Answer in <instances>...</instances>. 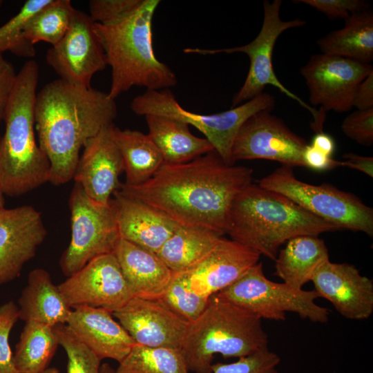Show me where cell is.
I'll return each mask as SVG.
<instances>
[{
  "label": "cell",
  "mask_w": 373,
  "mask_h": 373,
  "mask_svg": "<svg viewBox=\"0 0 373 373\" xmlns=\"http://www.w3.org/2000/svg\"><path fill=\"white\" fill-rule=\"evenodd\" d=\"M252 169L227 164L213 151L188 162L164 164L139 185L118 190L168 216L179 225L227 233L236 197L251 183Z\"/></svg>",
  "instance_id": "6da1fadb"
},
{
  "label": "cell",
  "mask_w": 373,
  "mask_h": 373,
  "mask_svg": "<svg viewBox=\"0 0 373 373\" xmlns=\"http://www.w3.org/2000/svg\"><path fill=\"white\" fill-rule=\"evenodd\" d=\"M117 108L108 93L84 88L61 79L37 93L35 124L38 144L50 165L54 185L73 178L80 150L104 128L113 124Z\"/></svg>",
  "instance_id": "7a4b0ae2"
},
{
  "label": "cell",
  "mask_w": 373,
  "mask_h": 373,
  "mask_svg": "<svg viewBox=\"0 0 373 373\" xmlns=\"http://www.w3.org/2000/svg\"><path fill=\"white\" fill-rule=\"evenodd\" d=\"M338 230L285 196L251 183L232 203L227 234L275 260L280 247L293 238Z\"/></svg>",
  "instance_id": "3957f363"
},
{
  "label": "cell",
  "mask_w": 373,
  "mask_h": 373,
  "mask_svg": "<svg viewBox=\"0 0 373 373\" xmlns=\"http://www.w3.org/2000/svg\"><path fill=\"white\" fill-rule=\"evenodd\" d=\"M160 0H142L119 22L111 26L94 23V30L111 68L108 95L115 99L134 86L163 90L178 84L175 73L156 57L153 19Z\"/></svg>",
  "instance_id": "277c9868"
},
{
  "label": "cell",
  "mask_w": 373,
  "mask_h": 373,
  "mask_svg": "<svg viewBox=\"0 0 373 373\" xmlns=\"http://www.w3.org/2000/svg\"><path fill=\"white\" fill-rule=\"evenodd\" d=\"M39 68L26 61L17 73L6 109L0 140V189L16 197L49 181L50 165L35 138V103Z\"/></svg>",
  "instance_id": "5b68a950"
},
{
  "label": "cell",
  "mask_w": 373,
  "mask_h": 373,
  "mask_svg": "<svg viewBox=\"0 0 373 373\" xmlns=\"http://www.w3.org/2000/svg\"><path fill=\"white\" fill-rule=\"evenodd\" d=\"M268 342L260 318L214 294L189 323L180 350L189 372L212 373L215 355L239 358L268 347Z\"/></svg>",
  "instance_id": "8992f818"
},
{
  "label": "cell",
  "mask_w": 373,
  "mask_h": 373,
  "mask_svg": "<svg viewBox=\"0 0 373 373\" xmlns=\"http://www.w3.org/2000/svg\"><path fill=\"white\" fill-rule=\"evenodd\" d=\"M275 104V97L263 92L228 111L205 115L185 109L169 89H163L146 90L136 96L131 103V109L137 115L166 116L194 126L205 136L224 162L233 165L232 146L241 126L258 111H271Z\"/></svg>",
  "instance_id": "52a82bcc"
},
{
  "label": "cell",
  "mask_w": 373,
  "mask_h": 373,
  "mask_svg": "<svg viewBox=\"0 0 373 373\" xmlns=\"http://www.w3.org/2000/svg\"><path fill=\"white\" fill-rule=\"evenodd\" d=\"M258 184L341 229L373 236V209L351 193L327 183L314 185L302 182L291 167L284 165L262 178Z\"/></svg>",
  "instance_id": "ba28073f"
},
{
  "label": "cell",
  "mask_w": 373,
  "mask_h": 373,
  "mask_svg": "<svg viewBox=\"0 0 373 373\" xmlns=\"http://www.w3.org/2000/svg\"><path fill=\"white\" fill-rule=\"evenodd\" d=\"M216 295L261 319L285 321L286 313L292 312L313 323L329 320V312L316 303L319 296L314 289H296L268 279L261 262Z\"/></svg>",
  "instance_id": "9c48e42d"
},
{
  "label": "cell",
  "mask_w": 373,
  "mask_h": 373,
  "mask_svg": "<svg viewBox=\"0 0 373 373\" xmlns=\"http://www.w3.org/2000/svg\"><path fill=\"white\" fill-rule=\"evenodd\" d=\"M281 5V0H274L271 2L264 1V15L261 29L256 37L247 44L220 49L186 48L184 52L200 55L236 52L246 54L249 58V71L242 86L233 97L231 107L237 106L256 97L263 93L267 86L271 85L309 111L315 121L318 118L320 111L287 89L280 82L274 70L272 54L279 36L288 29L302 27L306 23L305 21L300 19L282 20L280 17Z\"/></svg>",
  "instance_id": "30bf717a"
},
{
  "label": "cell",
  "mask_w": 373,
  "mask_h": 373,
  "mask_svg": "<svg viewBox=\"0 0 373 373\" xmlns=\"http://www.w3.org/2000/svg\"><path fill=\"white\" fill-rule=\"evenodd\" d=\"M71 238L59 265L70 276L95 258L113 253L120 238L111 202L102 205L93 201L75 183L68 200Z\"/></svg>",
  "instance_id": "8fae6325"
},
{
  "label": "cell",
  "mask_w": 373,
  "mask_h": 373,
  "mask_svg": "<svg viewBox=\"0 0 373 373\" xmlns=\"http://www.w3.org/2000/svg\"><path fill=\"white\" fill-rule=\"evenodd\" d=\"M307 141L294 133L270 111H260L247 119L233 143L231 156L240 160H269L284 166H305L302 153Z\"/></svg>",
  "instance_id": "7c38bea8"
},
{
  "label": "cell",
  "mask_w": 373,
  "mask_h": 373,
  "mask_svg": "<svg viewBox=\"0 0 373 373\" xmlns=\"http://www.w3.org/2000/svg\"><path fill=\"white\" fill-rule=\"evenodd\" d=\"M372 71L371 64L321 52L312 55L300 69L311 105L339 113L353 108L357 85Z\"/></svg>",
  "instance_id": "4fadbf2b"
},
{
  "label": "cell",
  "mask_w": 373,
  "mask_h": 373,
  "mask_svg": "<svg viewBox=\"0 0 373 373\" xmlns=\"http://www.w3.org/2000/svg\"><path fill=\"white\" fill-rule=\"evenodd\" d=\"M57 286L71 309L88 306L113 313L133 298L113 253L95 258Z\"/></svg>",
  "instance_id": "5bb4252c"
},
{
  "label": "cell",
  "mask_w": 373,
  "mask_h": 373,
  "mask_svg": "<svg viewBox=\"0 0 373 373\" xmlns=\"http://www.w3.org/2000/svg\"><path fill=\"white\" fill-rule=\"evenodd\" d=\"M48 64L59 79L90 88L93 75L104 70L106 59L90 16L75 10L70 27L63 39L46 52Z\"/></svg>",
  "instance_id": "9a60e30c"
},
{
  "label": "cell",
  "mask_w": 373,
  "mask_h": 373,
  "mask_svg": "<svg viewBox=\"0 0 373 373\" xmlns=\"http://www.w3.org/2000/svg\"><path fill=\"white\" fill-rule=\"evenodd\" d=\"M136 344L180 349L189 323L160 298L133 297L113 313Z\"/></svg>",
  "instance_id": "2e32d148"
},
{
  "label": "cell",
  "mask_w": 373,
  "mask_h": 373,
  "mask_svg": "<svg viewBox=\"0 0 373 373\" xmlns=\"http://www.w3.org/2000/svg\"><path fill=\"white\" fill-rule=\"evenodd\" d=\"M46 234L41 213L32 206L0 211V285L19 276Z\"/></svg>",
  "instance_id": "e0dca14e"
},
{
  "label": "cell",
  "mask_w": 373,
  "mask_h": 373,
  "mask_svg": "<svg viewBox=\"0 0 373 373\" xmlns=\"http://www.w3.org/2000/svg\"><path fill=\"white\" fill-rule=\"evenodd\" d=\"M114 126L113 124L104 128L86 142L73 178L93 201L102 205L110 204L124 171Z\"/></svg>",
  "instance_id": "ac0fdd59"
},
{
  "label": "cell",
  "mask_w": 373,
  "mask_h": 373,
  "mask_svg": "<svg viewBox=\"0 0 373 373\" xmlns=\"http://www.w3.org/2000/svg\"><path fill=\"white\" fill-rule=\"evenodd\" d=\"M319 298L327 300L350 320L367 319L373 313V281L353 265L329 260L321 265L311 280Z\"/></svg>",
  "instance_id": "d6986e66"
},
{
  "label": "cell",
  "mask_w": 373,
  "mask_h": 373,
  "mask_svg": "<svg viewBox=\"0 0 373 373\" xmlns=\"http://www.w3.org/2000/svg\"><path fill=\"white\" fill-rule=\"evenodd\" d=\"M260 255L222 236L201 260L180 274L189 288L207 298L221 291L259 262Z\"/></svg>",
  "instance_id": "ffe728a7"
},
{
  "label": "cell",
  "mask_w": 373,
  "mask_h": 373,
  "mask_svg": "<svg viewBox=\"0 0 373 373\" xmlns=\"http://www.w3.org/2000/svg\"><path fill=\"white\" fill-rule=\"evenodd\" d=\"M111 198L121 238L155 253L179 227L161 211L117 190Z\"/></svg>",
  "instance_id": "44dd1931"
},
{
  "label": "cell",
  "mask_w": 373,
  "mask_h": 373,
  "mask_svg": "<svg viewBox=\"0 0 373 373\" xmlns=\"http://www.w3.org/2000/svg\"><path fill=\"white\" fill-rule=\"evenodd\" d=\"M66 325L101 361L110 358L119 363L136 344L113 313L104 309L76 307Z\"/></svg>",
  "instance_id": "7402d4cb"
},
{
  "label": "cell",
  "mask_w": 373,
  "mask_h": 373,
  "mask_svg": "<svg viewBox=\"0 0 373 373\" xmlns=\"http://www.w3.org/2000/svg\"><path fill=\"white\" fill-rule=\"evenodd\" d=\"M133 297L160 298L173 273L157 253L119 238L113 251Z\"/></svg>",
  "instance_id": "603a6c76"
},
{
  "label": "cell",
  "mask_w": 373,
  "mask_h": 373,
  "mask_svg": "<svg viewBox=\"0 0 373 373\" xmlns=\"http://www.w3.org/2000/svg\"><path fill=\"white\" fill-rule=\"evenodd\" d=\"M17 306L20 320L51 327L66 324L72 312L50 274L41 268L29 273Z\"/></svg>",
  "instance_id": "cb8c5ba5"
},
{
  "label": "cell",
  "mask_w": 373,
  "mask_h": 373,
  "mask_svg": "<svg viewBox=\"0 0 373 373\" xmlns=\"http://www.w3.org/2000/svg\"><path fill=\"white\" fill-rule=\"evenodd\" d=\"M148 135L160 151L164 164L188 162L214 151L204 137L192 134L189 125L180 120L162 115L145 116Z\"/></svg>",
  "instance_id": "d4e9b609"
},
{
  "label": "cell",
  "mask_w": 373,
  "mask_h": 373,
  "mask_svg": "<svg viewBox=\"0 0 373 373\" xmlns=\"http://www.w3.org/2000/svg\"><path fill=\"white\" fill-rule=\"evenodd\" d=\"M329 260L323 240L314 236H300L289 240L275 259L274 274L283 283L303 289L311 282L318 268Z\"/></svg>",
  "instance_id": "484cf974"
},
{
  "label": "cell",
  "mask_w": 373,
  "mask_h": 373,
  "mask_svg": "<svg viewBox=\"0 0 373 373\" xmlns=\"http://www.w3.org/2000/svg\"><path fill=\"white\" fill-rule=\"evenodd\" d=\"M344 26L317 41L321 53L369 64L373 60V12L370 8L350 15Z\"/></svg>",
  "instance_id": "4316f807"
},
{
  "label": "cell",
  "mask_w": 373,
  "mask_h": 373,
  "mask_svg": "<svg viewBox=\"0 0 373 373\" xmlns=\"http://www.w3.org/2000/svg\"><path fill=\"white\" fill-rule=\"evenodd\" d=\"M126 173V184L146 182L164 164L163 157L148 134L137 130L113 128Z\"/></svg>",
  "instance_id": "83f0119b"
},
{
  "label": "cell",
  "mask_w": 373,
  "mask_h": 373,
  "mask_svg": "<svg viewBox=\"0 0 373 373\" xmlns=\"http://www.w3.org/2000/svg\"><path fill=\"white\" fill-rule=\"evenodd\" d=\"M222 236L206 228L179 225L157 254L173 274L183 272L207 255Z\"/></svg>",
  "instance_id": "f1b7e54d"
},
{
  "label": "cell",
  "mask_w": 373,
  "mask_h": 373,
  "mask_svg": "<svg viewBox=\"0 0 373 373\" xmlns=\"http://www.w3.org/2000/svg\"><path fill=\"white\" fill-rule=\"evenodd\" d=\"M59 345L53 327L25 322L13 354L19 373H41L46 370Z\"/></svg>",
  "instance_id": "f546056e"
},
{
  "label": "cell",
  "mask_w": 373,
  "mask_h": 373,
  "mask_svg": "<svg viewBox=\"0 0 373 373\" xmlns=\"http://www.w3.org/2000/svg\"><path fill=\"white\" fill-rule=\"evenodd\" d=\"M75 8L70 0H52L26 23L25 40L34 46L39 41L57 44L66 34Z\"/></svg>",
  "instance_id": "4dcf8cb0"
},
{
  "label": "cell",
  "mask_w": 373,
  "mask_h": 373,
  "mask_svg": "<svg viewBox=\"0 0 373 373\" xmlns=\"http://www.w3.org/2000/svg\"><path fill=\"white\" fill-rule=\"evenodd\" d=\"M180 349L135 344L119 363L115 373H189Z\"/></svg>",
  "instance_id": "1f68e13d"
},
{
  "label": "cell",
  "mask_w": 373,
  "mask_h": 373,
  "mask_svg": "<svg viewBox=\"0 0 373 373\" xmlns=\"http://www.w3.org/2000/svg\"><path fill=\"white\" fill-rule=\"evenodd\" d=\"M52 0H28L19 12L0 27V52L10 50L12 53L26 57L35 55L34 46L23 37V30L29 19L45 7Z\"/></svg>",
  "instance_id": "d6a6232c"
},
{
  "label": "cell",
  "mask_w": 373,
  "mask_h": 373,
  "mask_svg": "<svg viewBox=\"0 0 373 373\" xmlns=\"http://www.w3.org/2000/svg\"><path fill=\"white\" fill-rule=\"evenodd\" d=\"M161 299L171 310L190 323L203 313L209 298L194 292L180 274H173Z\"/></svg>",
  "instance_id": "836d02e7"
},
{
  "label": "cell",
  "mask_w": 373,
  "mask_h": 373,
  "mask_svg": "<svg viewBox=\"0 0 373 373\" xmlns=\"http://www.w3.org/2000/svg\"><path fill=\"white\" fill-rule=\"evenodd\" d=\"M59 344L65 350L66 373H100L101 360L70 330L66 324L53 327Z\"/></svg>",
  "instance_id": "e575fe53"
},
{
  "label": "cell",
  "mask_w": 373,
  "mask_h": 373,
  "mask_svg": "<svg viewBox=\"0 0 373 373\" xmlns=\"http://www.w3.org/2000/svg\"><path fill=\"white\" fill-rule=\"evenodd\" d=\"M280 361L276 352L266 347L232 363H213L211 370L212 373H278Z\"/></svg>",
  "instance_id": "d590c367"
},
{
  "label": "cell",
  "mask_w": 373,
  "mask_h": 373,
  "mask_svg": "<svg viewBox=\"0 0 373 373\" xmlns=\"http://www.w3.org/2000/svg\"><path fill=\"white\" fill-rule=\"evenodd\" d=\"M142 0H91L88 15L91 20L102 26L119 22L135 10Z\"/></svg>",
  "instance_id": "8d00e7d4"
},
{
  "label": "cell",
  "mask_w": 373,
  "mask_h": 373,
  "mask_svg": "<svg viewBox=\"0 0 373 373\" xmlns=\"http://www.w3.org/2000/svg\"><path fill=\"white\" fill-rule=\"evenodd\" d=\"M18 319L19 309L14 302L0 305V373H19L9 343L10 332Z\"/></svg>",
  "instance_id": "74e56055"
},
{
  "label": "cell",
  "mask_w": 373,
  "mask_h": 373,
  "mask_svg": "<svg viewBox=\"0 0 373 373\" xmlns=\"http://www.w3.org/2000/svg\"><path fill=\"white\" fill-rule=\"evenodd\" d=\"M341 130L354 142L365 146L373 144V108L356 110L343 121Z\"/></svg>",
  "instance_id": "f35d334b"
},
{
  "label": "cell",
  "mask_w": 373,
  "mask_h": 373,
  "mask_svg": "<svg viewBox=\"0 0 373 373\" xmlns=\"http://www.w3.org/2000/svg\"><path fill=\"white\" fill-rule=\"evenodd\" d=\"M293 2L311 6L331 19H345L353 13L370 8V3L364 0H296Z\"/></svg>",
  "instance_id": "ab89813d"
},
{
  "label": "cell",
  "mask_w": 373,
  "mask_h": 373,
  "mask_svg": "<svg viewBox=\"0 0 373 373\" xmlns=\"http://www.w3.org/2000/svg\"><path fill=\"white\" fill-rule=\"evenodd\" d=\"M17 73L10 62L0 52V124L14 89Z\"/></svg>",
  "instance_id": "60d3db41"
},
{
  "label": "cell",
  "mask_w": 373,
  "mask_h": 373,
  "mask_svg": "<svg viewBox=\"0 0 373 373\" xmlns=\"http://www.w3.org/2000/svg\"><path fill=\"white\" fill-rule=\"evenodd\" d=\"M302 160L305 167L316 171H326L341 166V162L308 144L302 153Z\"/></svg>",
  "instance_id": "b9f144b4"
},
{
  "label": "cell",
  "mask_w": 373,
  "mask_h": 373,
  "mask_svg": "<svg viewBox=\"0 0 373 373\" xmlns=\"http://www.w3.org/2000/svg\"><path fill=\"white\" fill-rule=\"evenodd\" d=\"M353 107L357 110L373 108V71L357 85L353 97Z\"/></svg>",
  "instance_id": "7bdbcfd3"
},
{
  "label": "cell",
  "mask_w": 373,
  "mask_h": 373,
  "mask_svg": "<svg viewBox=\"0 0 373 373\" xmlns=\"http://www.w3.org/2000/svg\"><path fill=\"white\" fill-rule=\"evenodd\" d=\"M344 161L341 166H346L359 171L368 176L373 177V157L362 156L353 153L343 155Z\"/></svg>",
  "instance_id": "ee69618b"
},
{
  "label": "cell",
  "mask_w": 373,
  "mask_h": 373,
  "mask_svg": "<svg viewBox=\"0 0 373 373\" xmlns=\"http://www.w3.org/2000/svg\"><path fill=\"white\" fill-rule=\"evenodd\" d=\"M310 144L331 157L336 146L332 137L323 131L316 133Z\"/></svg>",
  "instance_id": "f6af8a7d"
},
{
  "label": "cell",
  "mask_w": 373,
  "mask_h": 373,
  "mask_svg": "<svg viewBox=\"0 0 373 373\" xmlns=\"http://www.w3.org/2000/svg\"><path fill=\"white\" fill-rule=\"evenodd\" d=\"M100 373H115V370L108 363H105L101 365Z\"/></svg>",
  "instance_id": "bcb514c9"
},
{
  "label": "cell",
  "mask_w": 373,
  "mask_h": 373,
  "mask_svg": "<svg viewBox=\"0 0 373 373\" xmlns=\"http://www.w3.org/2000/svg\"><path fill=\"white\" fill-rule=\"evenodd\" d=\"M41 373H59V369L55 367H50L45 370Z\"/></svg>",
  "instance_id": "7dc6e473"
},
{
  "label": "cell",
  "mask_w": 373,
  "mask_h": 373,
  "mask_svg": "<svg viewBox=\"0 0 373 373\" xmlns=\"http://www.w3.org/2000/svg\"><path fill=\"white\" fill-rule=\"evenodd\" d=\"M5 199H4V194L1 191L0 189V211L5 208Z\"/></svg>",
  "instance_id": "c3c4849f"
},
{
  "label": "cell",
  "mask_w": 373,
  "mask_h": 373,
  "mask_svg": "<svg viewBox=\"0 0 373 373\" xmlns=\"http://www.w3.org/2000/svg\"><path fill=\"white\" fill-rule=\"evenodd\" d=\"M1 3H2V1H0V6L1 5Z\"/></svg>",
  "instance_id": "681fc988"
},
{
  "label": "cell",
  "mask_w": 373,
  "mask_h": 373,
  "mask_svg": "<svg viewBox=\"0 0 373 373\" xmlns=\"http://www.w3.org/2000/svg\"><path fill=\"white\" fill-rule=\"evenodd\" d=\"M1 135H0V140H1Z\"/></svg>",
  "instance_id": "f907efd6"
}]
</instances>
